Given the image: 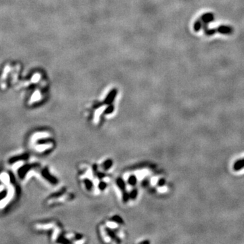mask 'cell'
Listing matches in <instances>:
<instances>
[{
    "label": "cell",
    "instance_id": "1",
    "mask_svg": "<svg viewBox=\"0 0 244 244\" xmlns=\"http://www.w3.org/2000/svg\"><path fill=\"white\" fill-rule=\"evenodd\" d=\"M207 24L208 23H206L204 22L202 25V29H203V31L205 35L207 36L213 35L215 33H220V34L223 35H231L233 32V29L231 26H227V25H220L216 29H207Z\"/></svg>",
    "mask_w": 244,
    "mask_h": 244
},
{
    "label": "cell",
    "instance_id": "2",
    "mask_svg": "<svg viewBox=\"0 0 244 244\" xmlns=\"http://www.w3.org/2000/svg\"><path fill=\"white\" fill-rule=\"evenodd\" d=\"M214 20V15L212 12L205 13L201 15L197 21L195 22L193 25V29L195 32H199L202 28L203 23H210Z\"/></svg>",
    "mask_w": 244,
    "mask_h": 244
},
{
    "label": "cell",
    "instance_id": "3",
    "mask_svg": "<svg viewBox=\"0 0 244 244\" xmlns=\"http://www.w3.org/2000/svg\"><path fill=\"white\" fill-rule=\"evenodd\" d=\"M243 167H244V159L239 160L235 163V164L234 165V169L235 170H239L242 169Z\"/></svg>",
    "mask_w": 244,
    "mask_h": 244
}]
</instances>
